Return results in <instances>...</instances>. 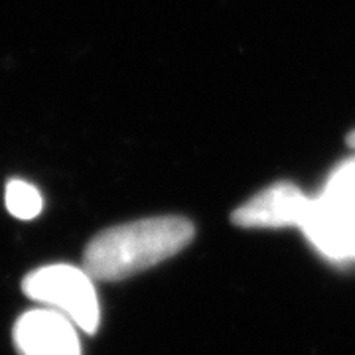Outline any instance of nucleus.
I'll list each match as a JSON object with an SVG mask.
<instances>
[{
    "label": "nucleus",
    "instance_id": "obj_1",
    "mask_svg": "<svg viewBox=\"0 0 355 355\" xmlns=\"http://www.w3.org/2000/svg\"><path fill=\"white\" fill-rule=\"evenodd\" d=\"M196 229L186 217L139 219L101 231L89 241L83 268L95 280H123L186 249Z\"/></svg>",
    "mask_w": 355,
    "mask_h": 355
},
{
    "label": "nucleus",
    "instance_id": "obj_6",
    "mask_svg": "<svg viewBox=\"0 0 355 355\" xmlns=\"http://www.w3.org/2000/svg\"><path fill=\"white\" fill-rule=\"evenodd\" d=\"M316 198L331 209L355 219V156L331 170Z\"/></svg>",
    "mask_w": 355,
    "mask_h": 355
},
{
    "label": "nucleus",
    "instance_id": "obj_5",
    "mask_svg": "<svg viewBox=\"0 0 355 355\" xmlns=\"http://www.w3.org/2000/svg\"><path fill=\"white\" fill-rule=\"evenodd\" d=\"M302 233L318 253L336 263L355 261V219L312 198V207L302 223Z\"/></svg>",
    "mask_w": 355,
    "mask_h": 355
},
{
    "label": "nucleus",
    "instance_id": "obj_2",
    "mask_svg": "<svg viewBox=\"0 0 355 355\" xmlns=\"http://www.w3.org/2000/svg\"><path fill=\"white\" fill-rule=\"evenodd\" d=\"M93 280L83 266L60 263L26 275L22 291L30 300L64 314L79 330L93 336L101 322V306Z\"/></svg>",
    "mask_w": 355,
    "mask_h": 355
},
{
    "label": "nucleus",
    "instance_id": "obj_7",
    "mask_svg": "<svg viewBox=\"0 0 355 355\" xmlns=\"http://www.w3.org/2000/svg\"><path fill=\"white\" fill-rule=\"evenodd\" d=\"M4 202H6V209L16 219H24V221L38 217L44 207V200L38 188L24 180H10L6 184Z\"/></svg>",
    "mask_w": 355,
    "mask_h": 355
},
{
    "label": "nucleus",
    "instance_id": "obj_3",
    "mask_svg": "<svg viewBox=\"0 0 355 355\" xmlns=\"http://www.w3.org/2000/svg\"><path fill=\"white\" fill-rule=\"evenodd\" d=\"M312 207V198L291 182L272 184L254 193L249 202L233 211V223L239 227L279 229L302 227Z\"/></svg>",
    "mask_w": 355,
    "mask_h": 355
},
{
    "label": "nucleus",
    "instance_id": "obj_8",
    "mask_svg": "<svg viewBox=\"0 0 355 355\" xmlns=\"http://www.w3.org/2000/svg\"><path fill=\"white\" fill-rule=\"evenodd\" d=\"M347 144H349V146L355 150V128L349 132V135H347Z\"/></svg>",
    "mask_w": 355,
    "mask_h": 355
},
{
    "label": "nucleus",
    "instance_id": "obj_4",
    "mask_svg": "<svg viewBox=\"0 0 355 355\" xmlns=\"http://www.w3.org/2000/svg\"><path fill=\"white\" fill-rule=\"evenodd\" d=\"M76 324L50 308L28 310L14 324V347L20 355H81Z\"/></svg>",
    "mask_w": 355,
    "mask_h": 355
}]
</instances>
